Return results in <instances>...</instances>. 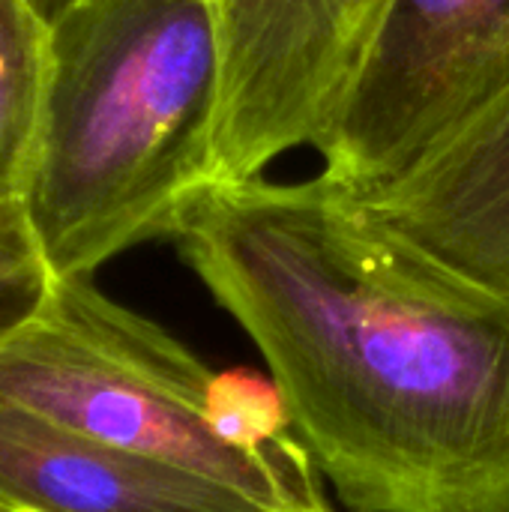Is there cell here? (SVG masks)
Instances as JSON below:
<instances>
[{"label":"cell","instance_id":"obj_11","mask_svg":"<svg viewBox=\"0 0 509 512\" xmlns=\"http://www.w3.org/2000/svg\"><path fill=\"white\" fill-rule=\"evenodd\" d=\"M0 512H6V510H3V507H0Z\"/></svg>","mask_w":509,"mask_h":512},{"label":"cell","instance_id":"obj_3","mask_svg":"<svg viewBox=\"0 0 509 512\" xmlns=\"http://www.w3.org/2000/svg\"><path fill=\"white\" fill-rule=\"evenodd\" d=\"M0 402L60 429L225 483L270 512H327L321 474L240 450L222 423V372L90 276L54 279L0 342Z\"/></svg>","mask_w":509,"mask_h":512},{"label":"cell","instance_id":"obj_8","mask_svg":"<svg viewBox=\"0 0 509 512\" xmlns=\"http://www.w3.org/2000/svg\"><path fill=\"white\" fill-rule=\"evenodd\" d=\"M51 75V18L39 0H0V204H21Z\"/></svg>","mask_w":509,"mask_h":512},{"label":"cell","instance_id":"obj_9","mask_svg":"<svg viewBox=\"0 0 509 512\" xmlns=\"http://www.w3.org/2000/svg\"><path fill=\"white\" fill-rule=\"evenodd\" d=\"M54 285L21 204H0V342L21 330Z\"/></svg>","mask_w":509,"mask_h":512},{"label":"cell","instance_id":"obj_1","mask_svg":"<svg viewBox=\"0 0 509 512\" xmlns=\"http://www.w3.org/2000/svg\"><path fill=\"white\" fill-rule=\"evenodd\" d=\"M351 512H509V300L327 174L225 180L171 237Z\"/></svg>","mask_w":509,"mask_h":512},{"label":"cell","instance_id":"obj_12","mask_svg":"<svg viewBox=\"0 0 509 512\" xmlns=\"http://www.w3.org/2000/svg\"><path fill=\"white\" fill-rule=\"evenodd\" d=\"M327 512H333V510H327Z\"/></svg>","mask_w":509,"mask_h":512},{"label":"cell","instance_id":"obj_6","mask_svg":"<svg viewBox=\"0 0 509 512\" xmlns=\"http://www.w3.org/2000/svg\"><path fill=\"white\" fill-rule=\"evenodd\" d=\"M354 195L378 225L509 300V96L405 174Z\"/></svg>","mask_w":509,"mask_h":512},{"label":"cell","instance_id":"obj_4","mask_svg":"<svg viewBox=\"0 0 509 512\" xmlns=\"http://www.w3.org/2000/svg\"><path fill=\"white\" fill-rule=\"evenodd\" d=\"M509 96V0H399L342 114L321 174L363 192L417 165Z\"/></svg>","mask_w":509,"mask_h":512},{"label":"cell","instance_id":"obj_2","mask_svg":"<svg viewBox=\"0 0 509 512\" xmlns=\"http://www.w3.org/2000/svg\"><path fill=\"white\" fill-rule=\"evenodd\" d=\"M222 48L210 0H66L21 207L54 279L171 237L219 180Z\"/></svg>","mask_w":509,"mask_h":512},{"label":"cell","instance_id":"obj_5","mask_svg":"<svg viewBox=\"0 0 509 512\" xmlns=\"http://www.w3.org/2000/svg\"><path fill=\"white\" fill-rule=\"evenodd\" d=\"M222 48L219 180L324 141L399 0H210Z\"/></svg>","mask_w":509,"mask_h":512},{"label":"cell","instance_id":"obj_7","mask_svg":"<svg viewBox=\"0 0 509 512\" xmlns=\"http://www.w3.org/2000/svg\"><path fill=\"white\" fill-rule=\"evenodd\" d=\"M6 512H270L186 468L60 429L0 402Z\"/></svg>","mask_w":509,"mask_h":512},{"label":"cell","instance_id":"obj_10","mask_svg":"<svg viewBox=\"0 0 509 512\" xmlns=\"http://www.w3.org/2000/svg\"><path fill=\"white\" fill-rule=\"evenodd\" d=\"M63 3H66V0H39V6H42V9L48 12V18H51V15H54V12H57V9H60Z\"/></svg>","mask_w":509,"mask_h":512}]
</instances>
